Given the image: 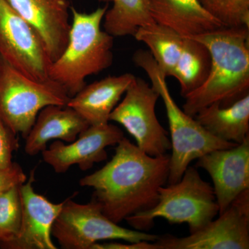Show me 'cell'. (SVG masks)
I'll return each mask as SVG.
<instances>
[{"mask_svg":"<svg viewBox=\"0 0 249 249\" xmlns=\"http://www.w3.org/2000/svg\"><path fill=\"white\" fill-rule=\"evenodd\" d=\"M135 78L127 73L108 76L85 85L67 106L74 109L89 125L108 124L109 116Z\"/></svg>","mask_w":249,"mask_h":249,"instance_id":"cell-16","label":"cell"},{"mask_svg":"<svg viewBox=\"0 0 249 249\" xmlns=\"http://www.w3.org/2000/svg\"><path fill=\"white\" fill-rule=\"evenodd\" d=\"M27 177L20 165L12 162L7 166H0V193L25 183Z\"/></svg>","mask_w":249,"mask_h":249,"instance_id":"cell-25","label":"cell"},{"mask_svg":"<svg viewBox=\"0 0 249 249\" xmlns=\"http://www.w3.org/2000/svg\"><path fill=\"white\" fill-rule=\"evenodd\" d=\"M169 164L167 154L152 157L124 137L112 159L79 183L93 188L92 199L103 213L119 224L157 204L160 188L168 182Z\"/></svg>","mask_w":249,"mask_h":249,"instance_id":"cell-1","label":"cell"},{"mask_svg":"<svg viewBox=\"0 0 249 249\" xmlns=\"http://www.w3.org/2000/svg\"><path fill=\"white\" fill-rule=\"evenodd\" d=\"M99 1H102V2L109 3L111 1V0H98Z\"/></svg>","mask_w":249,"mask_h":249,"instance_id":"cell-26","label":"cell"},{"mask_svg":"<svg viewBox=\"0 0 249 249\" xmlns=\"http://www.w3.org/2000/svg\"><path fill=\"white\" fill-rule=\"evenodd\" d=\"M35 170L19 186L22 201V220L14 240L0 244L4 249H56L52 239V226L61 211L64 201L54 204L34 191Z\"/></svg>","mask_w":249,"mask_h":249,"instance_id":"cell-12","label":"cell"},{"mask_svg":"<svg viewBox=\"0 0 249 249\" xmlns=\"http://www.w3.org/2000/svg\"><path fill=\"white\" fill-rule=\"evenodd\" d=\"M224 27H249V0H199Z\"/></svg>","mask_w":249,"mask_h":249,"instance_id":"cell-23","label":"cell"},{"mask_svg":"<svg viewBox=\"0 0 249 249\" xmlns=\"http://www.w3.org/2000/svg\"><path fill=\"white\" fill-rule=\"evenodd\" d=\"M37 31L52 62L67 45L71 29L70 0H5Z\"/></svg>","mask_w":249,"mask_h":249,"instance_id":"cell-14","label":"cell"},{"mask_svg":"<svg viewBox=\"0 0 249 249\" xmlns=\"http://www.w3.org/2000/svg\"><path fill=\"white\" fill-rule=\"evenodd\" d=\"M160 97L153 87L135 77L109 116V121L121 124L135 139L137 147L152 157L166 155L171 150L168 132L156 116Z\"/></svg>","mask_w":249,"mask_h":249,"instance_id":"cell-8","label":"cell"},{"mask_svg":"<svg viewBox=\"0 0 249 249\" xmlns=\"http://www.w3.org/2000/svg\"><path fill=\"white\" fill-rule=\"evenodd\" d=\"M148 47L165 76H172L182 49L183 37L173 29L155 22L139 28L133 36Z\"/></svg>","mask_w":249,"mask_h":249,"instance_id":"cell-20","label":"cell"},{"mask_svg":"<svg viewBox=\"0 0 249 249\" xmlns=\"http://www.w3.org/2000/svg\"><path fill=\"white\" fill-rule=\"evenodd\" d=\"M52 235L64 249H91L101 241L138 243L154 242L160 238L159 235L130 230L112 222L93 199L82 204L72 200V197L64 201L52 226Z\"/></svg>","mask_w":249,"mask_h":249,"instance_id":"cell-7","label":"cell"},{"mask_svg":"<svg viewBox=\"0 0 249 249\" xmlns=\"http://www.w3.org/2000/svg\"><path fill=\"white\" fill-rule=\"evenodd\" d=\"M195 119L216 138L242 143L249 137V94L222 107L218 103L202 108Z\"/></svg>","mask_w":249,"mask_h":249,"instance_id":"cell-18","label":"cell"},{"mask_svg":"<svg viewBox=\"0 0 249 249\" xmlns=\"http://www.w3.org/2000/svg\"><path fill=\"white\" fill-rule=\"evenodd\" d=\"M196 167L209 174L219 214L242 192L249 189V137L231 148L219 149L198 159Z\"/></svg>","mask_w":249,"mask_h":249,"instance_id":"cell-13","label":"cell"},{"mask_svg":"<svg viewBox=\"0 0 249 249\" xmlns=\"http://www.w3.org/2000/svg\"><path fill=\"white\" fill-rule=\"evenodd\" d=\"M19 186L0 193V244L14 240L19 231L22 220Z\"/></svg>","mask_w":249,"mask_h":249,"instance_id":"cell-22","label":"cell"},{"mask_svg":"<svg viewBox=\"0 0 249 249\" xmlns=\"http://www.w3.org/2000/svg\"><path fill=\"white\" fill-rule=\"evenodd\" d=\"M134 63L146 73L152 86L163 99L169 124L172 155L168 182H178L193 160L214 150L231 148L237 144L216 138L194 117L180 109L170 94L166 77L149 51L139 49L133 55Z\"/></svg>","mask_w":249,"mask_h":249,"instance_id":"cell-4","label":"cell"},{"mask_svg":"<svg viewBox=\"0 0 249 249\" xmlns=\"http://www.w3.org/2000/svg\"><path fill=\"white\" fill-rule=\"evenodd\" d=\"M18 147L17 134L0 116V166H7L12 163L13 154Z\"/></svg>","mask_w":249,"mask_h":249,"instance_id":"cell-24","label":"cell"},{"mask_svg":"<svg viewBox=\"0 0 249 249\" xmlns=\"http://www.w3.org/2000/svg\"><path fill=\"white\" fill-rule=\"evenodd\" d=\"M149 6L155 22L173 29L182 37L224 27L199 0H149Z\"/></svg>","mask_w":249,"mask_h":249,"instance_id":"cell-17","label":"cell"},{"mask_svg":"<svg viewBox=\"0 0 249 249\" xmlns=\"http://www.w3.org/2000/svg\"><path fill=\"white\" fill-rule=\"evenodd\" d=\"M219 214L213 187L201 178L194 167L188 166L178 182L162 186L158 201L151 209L126 218L134 230L151 228L157 218L170 224L186 223L190 233L200 230Z\"/></svg>","mask_w":249,"mask_h":249,"instance_id":"cell-5","label":"cell"},{"mask_svg":"<svg viewBox=\"0 0 249 249\" xmlns=\"http://www.w3.org/2000/svg\"><path fill=\"white\" fill-rule=\"evenodd\" d=\"M124 137L119 127L109 123L89 125L78 139L67 145L62 141H54L42 152V158L56 173H65L75 165L87 171L94 163L107 160L106 148L117 145Z\"/></svg>","mask_w":249,"mask_h":249,"instance_id":"cell-11","label":"cell"},{"mask_svg":"<svg viewBox=\"0 0 249 249\" xmlns=\"http://www.w3.org/2000/svg\"><path fill=\"white\" fill-rule=\"evenodd\" d=\"M70 98L57 82L32 79L0 56V116L17 135L27 137L42 108Z\"/></svg>","mask_w":249,"mask_h":249,"instance_id":"cell-6","label":"cell"},{"mask_svg":"<svg viewBox=\"0 0 249 249\" xmlns=\"http://www.w3.org/2000/svg\"><path fill=\"white\" fill-rule=\"evenodd\" d=\"M108 5L93 12H80L71 6V29L66 47L52 62L49 78L57 82L70 98L86 85L85 80L112 65L114 37L101 29Z\"/></svg>","mask_w":249,"mask_h":249,"instance_id":"cell-3","label":"cell"},{"mask_svg":"<svg viewBox=\"0 0 249 249\" xmlns=\"http://www.w3.org/2000/svg\"><path fill=\"white\" fill-rule=\"evenodd\" d=\"M112 7L104 16L103 28L113 37L134 35L139 28L155 22L149 0H111Z\"/></svg>","mask_w":249,"mask_h":249,"instance_id":"cell-21","label":"cell"},{"mask_svg":"<svg viewBox=\"0 0 249 249\" xmlns=\"http://www.w3.org/2000/svg\"><path fill=\"white\" fill-rule=\"evenodd\" d=\"M211 67V54L207 47L199 41L183 37L181 54L172 75L179 83L182 97L204 83Z\"/></svg>","mask_w":249,"mask_h":249,"instance_id":"cell-19","label":"cell"},{"mask_svg":"<svg viewBox=\"0 0 249 249\" xmlns=\"http://www.w3.org/2000/svg\"><path fill=\"white\" fill-rule=\"evenodd\" d=\"M209 49V76L185 97L183 110L195 117L198 111L218 103L227 107L249 93V27H222L190 36Z\"/></svg>","mask_w":249,"mask_h":249,"instance_id":"cell-2","label":"cell"},{"mask_svg":"<svg viewBox=\"0 0 249 249\" xmlns=\"http://www.w3.org/2000/svg\"><path fill=\"white\" fill-rule=\"evenodd\" d=\"M0 56L32 79H49L52 61L42 37L5 0H0Z\"/></svg>","mask_w":249,"mask_h":249,"instance_id":"cell-9","label":"cell"},{"mask_svg":"<svg viewBox=\"0 0 249 249\" xmlns=\"http://www.w3.org/2000/svg\"><path fill=\"white\" fill-rule=\"evenodd\" d=\"M219 215L186 237L160 236L154 242L155 249H249V189Z\"/></svg>","mask_w":249,"mask_h":249,"instance_id":"cell-10","label":"cell"},{"mask_svg":"<svg viewBox=\"0 0 249 249\" xmlns=\"http://www.w3.org/2000/svg\"><path fill=\"white\" fill-rule=\"evenodd\" d=\"M89 124L79 113L67 106L49 105L42 108L25 139L24 150L35 156L47 148L52 140L71 142Z\"/></svg>","mask_w":249,"mask_h":249,"instance_id":"cell-15","label":"cell"}]
</instances>
